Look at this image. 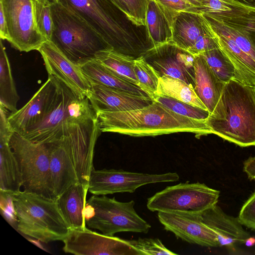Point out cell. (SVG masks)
<instances>
[{
	"instance_id": "24",
	"label": "cell",
	"mask_w": 255,
	"mask_h": 255,
	"mask_svg": "<svg viewBox=\"0 0 255 255\" xmlns=\"http://www.w3.org/2000/svg\"><path fill=\"white\" fill-rule=\"evenodd\" d=\"M14 132L9 127L0 128V189L11 194L22 187L21 172L9 142Z\"/></svg>"
},
{
	"instance_id": "37",
	"label": "cell",
	"mask_w": 255,
	"mask_h": 255,
	"mask_svg": "<svg viewBox=\"0 0 255 255\" xmlns=\"http://www.w3.org/2000/svg\"><path fill=\"white\" fill-rule=\"evenodd\" d=\"M238 218L243 226L255 231V191L242 206Z\"/></svg>"
},
{
	"instance_id": "17",
	"label": "cell",
	"mask_w": 255,
	"mask_h": 255,
	"mask_svg": "<svg viewBox=\"0 0 255 255\" xmlns=\"http://www.w3.org/2000/svg\"><path fill=\"white\" fill-rule=\"evenodd\" d=\"M165 230L188 243L206 247H219L215 233L202 221L200 214L158 212Z\"/></svg>"
},
{
	"instance_id": "18",
	"label": "cell",
	"mask_w": 255,
	"mask_h": 255,
	"mask_svg": "<svg viewBox=\"0 0 255 255\" xmlns=\"http://www.w3.org/2000/svg\"><path fill=\"white\" fill-rule=\"evenodd\" d=\"M57 92L54 76L48 79L32 98L20 110L11 113L8 120L14 132L22 134L39 123L53 106Z\"/></svg>"
},
{
	"instance_id": "34",
	"label": "cell",
	"mask_w": 255,
	"mask_h": 255,
	"mask_svg": "<svg viewBox=\"0 0 255 255\" xmlns=\"http://www.w3.org/2000/svg\"><path fill=\"white\" fill-rule=\"evenodd\" d=\"M128 241L141 255H177L167 249L158 239L139 238Z\"/></svg>"
},
{
	"instance_id": "27",
	"label": "cell",
	"mask_w": 255,
	"mask_h": 255,
	"mask_svg": "<svg viewBox=\"0 0 255 255\" xmlns=\"http://www.w3.org/2000/svg\"><path fill=\"white\" fill-rule=\"evenodd\" d=\"M88 191V185L78 183L56 200L62 214L71 229L86 228L84 210Z\"/></svg>"
},
{
	"instance_id": "33",
	"label": "cell",
	"mask_w": 255,
	"mask_h": 255,
	"mask_svg": "<svg viewBox=\"0 0 255 255\" xmlns=\"http://www.w3.org/2000/svg\"><path fill=\"white\" fill-rule=\"evenodd\" d=\"M153 100L177 114L193 119L206 120L210 114L208 110L203 109L164 95H156Z\"/></svg>"
},
{
	"instance_id": "42",
	"label": "cell",
	"mask_w": 255,
	"mask_h": 255,
	"mask_svg": "<svg viewBox=\"0 0 255 255\" xmlns=\"http://www.w3.org/2000/svg\"><path fill=\"white\" fill-rule=\"evenodd\" d=\"M119 10L128 16V12L120 0H111Z\"/></svg>"
},
{
	"instance_id": "45",
	"label": "cell",
	"mask_w": 255,
	"mask_h": 255,
	"mask_svg": "<svg viewBox=\"0 0 255 255\" xmlns=\"http://www.w3.org/2000/svg\"><path fill=\"white\" fill-rule=\"evenodd\" d=\"M43 4L47 5H52L57 2V0H37Z\"/></svg>"
},
{
	"instance_id": "35",
	"label": "cell",
	"mask_w": 255,
	"mask_h": 255,
	"mask_svg": "<svg viewBox=\"0 0 255 255\" xmlns=\"http://www.w3.org/2000/svg\"><path fill=\"white\" fill-rule=\"evenodd\" d=\"M127 12V18L137 26H145L149 0H120Z\"/></svg>"
},
{
	"instance_id": "3",
	"label": "cell",
	"mask_w": 255,
	"mask_h": 255,
	"mask_svg": "<svg viewBox=\"0 0 255 255\" xmlns=\"http://www.w3.org/2000/svg\"><path fill=\"white\" fill-rule=\"evenodd\" d=\"M54 28L50 41L69 60L81 66L112 48L77 14L58 2L51 5Z\"/></svg>"
},
{
	"instance_id": "46",
	"label": "cell",
	"mask_w": 255,
	"mask_h": 255,
	"mask_svg": "<svg viewBox=\"0 0 255 255\" xmlns=\"http://www.w3.org/2000/svg\"><path fill=\"white\" fill-rule=\"evenodd\" d=\"M254 91H255V86L254 87Z\"/></svg>"
},
{
	"instance_id": "13",
	"label": "cell",
	"mask_w": 255,
	"mask_h": 255,
	"mask_svg": "<svg viewBox=\"0 0 255 255\" xmlns=\"http://www.w3.org/2000/svg\"><path fill=\"white\" fill-rule=\"evenodd\" d=\"M62 242L63 251L76 255H141L128 240L93 232L87 227L71 229Z\"/></svg>"
},
{
	"instance_id": "44",
	"label": "cell",
	"mask_w": 255,
	"mask_h": 255,
	"mask_svg": "<svg viewBox=\"0 0 255 255\" xmlns=\"http://www.w3.org/2000/svg\"><path fill=\"white\" fill-rule=\"evenodd\" d=\"M242 4L255 8V0H233Z\"/></svg>"
},
{
	"instance_id": "10",
	"label": "cell",
	"mask_w": 255,
	"mask_h": 255,
	"mask_svg": "<svg viewBox=\"0 0 255 255\" xmlns=\"http://www.w3.org/2000/svg\"><path fill=\"white\" fill-rule=\"evenodd\" d=\"M37 0H0L10 36L9 42L20 51L38 50L47 38L38 27Z\"/></svg>"
},
{
	"instance_id": "16",
	"label": "cell",
	"mask_w": 255,
	"mask_h": 255,
	"mask_svg": "<svg viewBox=\"0 0 255 255\" xmlns=\"http://www.w3.org/2000/svg\"><path fill=\"white\" fill-rule=\"evenodd\" d=\"M38 51L48 75L62 82L79 98L89 97L91 84L81 66L69 60L50 40L45 41Z\"/></svg>"
},
{
	"instance_id": "4",
	"label": "cell",
	"mask_w": 255,
	"mask_h": 255,
	"mask_svg": "<svg viewBox=\"0 0 255 255\" xmlns=\"http://www.w3.org/2000/svg\"><path fill=\"white\" fill-rule=\"evenodd\" d=\"M11 197L16 229L21 234L47 244L62 241L71 229L56 200L21 190Z\"/></svg>"
},
{
	"instance_id": "23",
	"label": "cell",
	"mask_w": 255,
	"mask_h": 255,
	"mask_svg": "<svg viewBox=\"0 0 255 255\" xmlns=\"http://www.w3.org/2000/svg\"><path fill=\"white\" fill-rule=\"evenodd\" d=\"M194 67V90L211 114L221 97L226 83L219 79L201 55L195 56Z\"/></svg>"
},
{
	"instance_id": "15",
	"label": "cell",
	"mask_w": 255,
	"mask_h": 255,
	"mask_svg": "<svg viewBox=\"0 0 255 255\" xmlns=\"http://www.w3.org/2000/svg\"><path fill=\"white\" fill-rule=\"evenodd\" d=\"M142 56L160 77L180 79L195 89V56L170 42L150 48Z\"/></svg>"
},
{
	"instance_id": "38",
	"label": "cell",
	"mask_w": 255,
	"mask_h": 255,
	"mask_svg": "<svg viewBox=\"0 0 255 255\" xmlns=\"http://www.w3.org/2000/svg\"><path fill=\"white\" fill-rule=\"evenodd\" d=\"M1 213L5 220L12 226H17L11 194L0 191Z\"/></svg>"
},
{
	"instance_id": "1",
	"label": "cell",
	"mask_w": 255,
	"mask_h": 255,
	"mask_svg": "<svg viewBox=\"0 0 255 255\" xmlns=\"http://www.w3.org/2000/svg\"><path fill=\"white\" fill-rule=\"evenodd\" d=\"M101 132L132 136H155L188 132L196 137L213 134L206 120H198L175 113L154 100L142 108L124 112L97 113Z\"/></svg>"
},
{
	"instance_id": "19",
	"label": "cell",
	"mask_w": 255,
	"mask_h": 255,
	"mask_svg": "<svg viewBox=\"0 0 255 255\" xmlns=\"http://www.w3.org/2000/svg\"><path fill=\"white\" fill-rule=\"evenodd\" d=\"M49 153V168L53 193L56 200L72 185L80 183L71 157L67 137L46 144Z\"/></svg>"
},
{
	"instance_id": "21",
	"label": "cell",
	"mask_w": 255,
	"mask_h": 255,
	"mask_svg": "<svg viewBox=\"0 0 255 255\" xmlns=\"http://www.w3.org/2000/svg\"><path fill=\"white\" fill-rule=\"evenodd\" d=\"M200 216L216 234L219 247L234 251L237 246L247 244L252 239L238 217L227 214L217 204L201 213Z\"/></svg>"
},
{
	"instance_id": "29",
	"label": "cell",
	"mask_w": 255,
	"mask_h": 255,
	"mask_svg": "<svg viewBox=\"0 0 255 255\" xmlns=\"http://www.w3.org/2000/svg\"><path fill=\"white\" fill-rule=\"evenodd\" d=\"M19 96L13 80L10 65L2 43L0 40V105L11 113L17 111Z\"/></svg>"
},
{
	"instance_id": "11",
	"label": "cell",
	"mask_w": 255,
	"mask_h": 255,
	"mask_svg": "<svg viewBox=\"0 0 255 255\" xmlns=\"http://www.w3.org/2000/svg\"><path fill=\"white\" fill-rule=\"evenodd\" d=\"M179 176L176 172L147 174L122 169L95 170L90 174L88 191L93 195H106L116 193H133L139 187L149 184L175 182Z\"/></svg>"
},
{
	"instance_id": "9",
	"label": "cell",
	"mask_w": 255,
	"mask_h": 255,
	"mask_svg": "<svg viewBox=\"0 0 255 255\" xmlns=\"http://www.w3.org/2000/svg\"><path fill=\"white\" fill-rule=\"evenodd\" d=\"M220 191L200 182L180 183L167 186L148 198L152 212L201 214L217 204Z\"/></svg>"
},
{
	"instance_id": "12",
	"label": "cell",
	"mask_w": 255,
	"mask_h": 255,
	"mask_svg": "<svg viewBox=\"0 0 255 255\" xmlns=\"http://www.w3.org/2000/svg\"><path fill=\"white\" fill-rule=\"evenodd\" d=\"M172 42L193 56L219 47L215 34L202 13L181 12L172 24Z\"/></svg>"
},
{
	"instance_id": "20",
	"label": "cell",
	"mask_w": 255,
	"mask_h": 255,
	"mask_svg": "<svg viewBox=\"0 0 255 255\" xmlns=\"http://www.w3.org/2000/svg\"><path fill=\"white\" fill-rule=\"evenodd\" d=\"M202 14L215 32L219 48L235 68L234 79L255 87V61L241 49L218 20L206 14Z\"/></svg>"
},
{
	"instance_id": "26",
	"label": "cell",
	"mask_w": 255,
	"mask_h": 255,
	"mask_svg": "<svg viewBox=\"0 0 255 255\" xmlns=\"http://www.w3.org/2000/svg\"><path fill=\"white\" fill-rule=\"evenodd\" d=\"M81 68L91 84L104 86L132 94L151 98L148 93L143 89L113 72L96 59L82 65Z\"/></svg>"
},
{
	"instance_id": "8",
	"label": "cell",
	"mask_w": 255,
	"mask_h": 255,
	"mask_svg": "<svg viewBox=\"0 0 255 255\" xmlns=\"http://www.w3.org/2000/svg\"><path fill=\"white\" fill-rule=\"evenodd\" d=\"M9 142L21 172L23 191L56 200L51 182L47 145L34 142L15 132Z\"/></svg>"
},
{
	"instance_id": "41",
	"label": "cell",
	"mask_w": 255,
	"mask_h": 255,
	"mask_svg": "<svg viewBox=\"0 0 255 255\" xmlns=\"http://www.w3.org/2000/svg\"><path fill=\"white\" fill-rule=\"evenodd\" d=\"M0 39L6 40L9 42L10 36L8 32L6 21L2 7L0 5Z\"/></svg>"
},
{
	"instance_id": "5",
	"label": "cell",
	"mask_w": 255,
	"mask_h": 255,
	"mask_svg": "<svg viewBox=\"0 0 255 255\" xmlns=\"http://www.w3.org/2000/svg\"><path fill=\"white\" fill-rule=\"evenodd\" d=\"M54 78L57 92L53 107L39 123L21 134L34 142H54L62 137L70 125L97 118L88 97L79 98L62 82Z\"/></svg>"
},
{
	"instance_id": "39",
	"label": "cell",
	"mask_w": 255,
	"mask_h": 255,
	"mask_svg": "<svg viewBox=\"0 0 255 255\" xmlns=\"http://www.w3.org/2000/svg\"><path fill=\"white\" fill-rule=\"evenodd\" d=\"M175 15L181 12L199 13L197 8L187 0H155Z\"/></svg>"
},
{
	"instance_id": "22",
	"label": "cell",
	"mask_w": 255,
	"mask_h": 255,
	"mask_svg": "<svg viewBox=\"0 0 255 255\" xmlns=\"http://www.w3.org/2000/svg\"><path fill=\"white\" fill-rule=\"evenodd\" d=\"M88 98L96 113L135 110L147 106L154 101L149 97L97 84H91Z\"/></svg>"
},
{
	"instance_id": "43",
	"label": "cell",
	"mask_w": 255,
	"mask_h": 255,
	"mask_svg": "<svg viewBox=\"0 0 255 255\" xmlns=\"http://www.w3.org/2000/svg\"><path fill=\"white\" fill-rule=\"evenodd\" d=\"M190 2L194 7L198 10V12L200 13L201 9L202 7L203 2L205 0H187Z\"/></svg>"
},
{
	"instance_id": "7",
	"label": "cell",
	"mask_w": 255,
	"mask_h": 255,
	"mask_svg": "<svg viewBox=\"0 0 255 255\" xmlns=\"http://www.w3.org/2000/svg\"><path fill=\"white\" fill-rule=\"evenodd\" d=\"M134 204L133 200L122 202L115 197L93 195L86 202V225L108 236L126 232L147 233L151 226L137 214Z\"/></svg>"
},
{
	"instance_id": "14",
	"label": "cell",
	"mask_w": 255,
	"mask_h": 255,
	"mask_svg": "<svg viewBox=\"0 0 255 255\" xmlns=\"http://www.w3.org/2000/svg\"><path fill=\"white\" fill-rule=\"evenodd\" d=\"M101 132L97 118L72 124L65 133L79 182L88 186L90 174L94 168L95 147Z\"/></svg>"
},
{
	"instance_id": "2",
	"label": "cell",
	"mask_w": 255,
	"mask_h": 255,
	"mask_svg": "<svg viewBox=\"0 0 255 255\" xmlns=\"http://www.w3.org/2000/svg\"><path fill=\"white\" fill-rule=\"evenodd\" d=\"M206 121L213 134L241 147L255 146L254 87L235 79L226 83Z\"/></svg>"
},
{
	"instance_id": "28",
	"label": "cell",
	"mask_w": 255,
	"mask_h": 255,
	"mask_svg": "<svg viewBox=\"0 0 255 255\" xmlns=\"http://www.w3.org/2000/svg\"><path fill=\"white\" fill-rule=\"evenodd\" d=\"M158 95L173 98L207 110L192 87L183 80L169 75H163L159 78L156 96Z\"/></svg>"
},
{
	"instance_id": "30",
	"label": "cell",
	"mask_w": 255,
	"mask_h": 255,
	"mask_svg": "<svg viewBox=\"0 0 255 255\" xmlns=\"http://www.w3.org/2000/svg\"><path fill=\"white\" fill-rule=\"evenodd\" d=\"M96 59L113 72L138 85L133 57L110 48L100 53Z\"/></svg>"
},
{
	"instance_id": "6",
	"label": "cell",
	"mask_w": 255,
	"mask_h": 255,
	"mask_svg": "<svg viewBox=\"0 0 255 255\" xmlns=\"http://www.w3.org/2000/svg\"><path fill=\"white\" fill-rule=\"evenodd\" d=\"M57 2L86 21L114 50L134 58L139 56L140 48L129 38L130 34L117 20L114 8L117 7L111 0H57Z\"/></svg>"
},
{
	"instance_id": "36",
	"label": "cell",
	"mask_w": 255,
	"mask_h": 255,
	"mask_svg": "<svg viewBox=\"0 0 255 255\" xmlns=\"http://www.w3.org/2000/svg\"><path fill=\"white\" fill-rule=\"evenodd\" d=\"M35 16L39 30L48 40H50L54 28L51 5L43 4L37 0Z\"/></svg>"
},
{
	"instance_id": "32",
	"label": "cell",
	"mask_w": 255,
	"mask_h": 255,
	"mask_svg": "<svg viewBox=\"0 0 255 255\" xmlns=\"http://www.w3.org/2000/svg\"><path fill=\"white\" fill-rule=\"evenodd\" d=\"M134 72L138 86L148 92L153 99L156 94L160 77L158 73L145 60L142 56L134 59Z\"/></svg>"
},
{
	"instance_id": "25",
	"label": "cell",
	"mask_w": 255,
	"mask_h": 255,
	"mask_svg": "<svg viewBox=\"0 0 255 255\" xmlns=\"http://www.w3.org/2000/svg\"><path fill=\"white\" fill-rule=\"evenodd\" d=\"M176 16L156 0H149L145 26L152 47L172 42V24Z\"/></svg>"
},
{
	"instance_id": "31",
	"label": "cell",
	"mask_w": 255,
	"mask_h": 255,
	"mask_svg": "<svg viewBox=\"0 0 255 255\" xmlns=\"http://www.w3.org/2000/svg\"><path fill=\"white\" fill-rule=\"evenodd\" d=\"M200 55L206 60L220 80L226 83L234 79L235 68L219 47L205 51Z\"/></svg>"
},
{
	"instance_id": "40",
	"label": "cell",
	"mask_w": 255,
	"mask_h": 255,
	"mask_svg": "<svg viewBox=\"0 0 255 255\" xmlns=\"http://www.w3.org/2000/svg\"><path fill=\"white\" fill-rule=\"evenodd\" d=\"M243 170L250 180L255 179V156L250 157L244 162Z\"/></svg>"
}]
</instances>
